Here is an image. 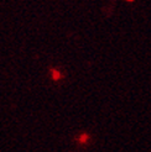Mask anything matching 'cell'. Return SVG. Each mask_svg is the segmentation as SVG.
<instances>
[{"label":"cell","mask_w":151,"mask_h":152,"mask_svg":"<svg viewBox=\"0 0 151 152\" xmlns=\"http://www.w3.org/2000/svg\"><path fill=\"white\" fill-rule=\"evenodd\" d=\"M87 139H88V136H87V135L81 136V142H82V143H86V142H87Z\"/></svg>","instance_id":"obj_1"}]
</instances>
